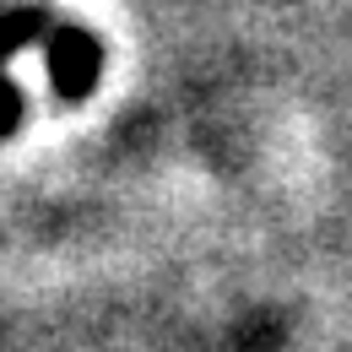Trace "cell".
Returning a JSON list of instances; mask_svg holds the SVG:
<instances>
[{
	"label": "cell",
	"mask_w": 352,
	"mask_h": 352,
	"mask_svg": "<svg viewBox=\"0 0 352 352\" xmlns=\"http://www.w3.org/2000/svg\"><path fill=\"white\" fill-rule=\"evenodd\" d=\"M49 76H54V92L65 98V103H76V98H87L92 87H98V71H103V49H98V38L92 33H82V28H54L49 33Z\"/></svg>",
	"instance_id": "obj_1"
}]
</instances>
